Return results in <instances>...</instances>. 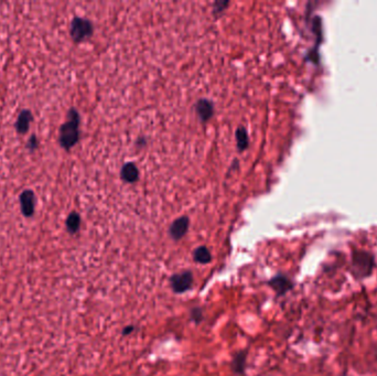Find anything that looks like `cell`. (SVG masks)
<instances>
[{
  "label": "cell",
  "instance_id": "1",
  "mask_svg": "<svg viewBox=\"0 0 377 376\" xmlns=\"http://www.w3.org/2000/svg\"><path fill=\"white\" fill-rule=\"evenodd\" d=\"M81 116L75 108H71L68 113V120L60 127L58 144L66 150L73 148L80 139Z\"/></svg>",
  "mask_w": 377,
  "mask_h": 376
},
{
  "label": "cell",
  "instance_id": "2",
  "mask_svg": "<svg viewBox=\"0 0 377 376\" xmlns=\"http://www.w3.org/2000/svg\"><path fill=\"white\" fill-rule=\"evenodd\" d=\"M375 262L368 252L356 250L352 255V271L356 278H366L372 275Z\"/></svg>",
  "mask_w": 377,
  "mask_h": 376
},
{
  "label": "cell",
  "instance_id": "3",
  "mask_svg": "<svg viewBox=\"0 0 377 376\" xmlns=\"http://www.w3.org/2000/svg\"><path fill=\"white\" fill-rule=\"evenodd\" d=\"M93 24L88 19L82 17H75L72 22H71L70 27V35L73 41L79 43L84 40H86L90 36L93 35Z\"/></svg>",
  "mask_w": 377,
  "mask_h": 376
},
{
  "label": "cell",
  "instance_id": "4",
  "mask_svg": "<svg viewBox=\"0 0 377 376\" xmlns=\"http://www.w3.org/2000/svg\"><path fill=\"white\" fill-rule=\"evenodd\" d=\"M194 275L188 270L181 271L171 276L170 286L174 294H184L193 287Z\"/></svg>",
  "mask_w": 377,
  "mask_h": 376
},
{
  "label": "cell",
  "instance_id": "5",
  "mask_svg": "<svg viewBox=\"0 0 377 376\" xmlns=\"http://www.w3.org/2000/svg\"><path fill=\"white\" fill-rule=\"evenodd\" d=\"M20 207L25 217H31L36 209V194L32 190H24L20 194Z\"/></svg>",
  "mask_w": 377,
  "mask_h": 376
},
{
  "label": "cell",
  "instance_id": "6",
  "mask_svg": "<svg viewBox=\"0 0 377 376\" xmlns=\"http://www.w3.org/2000/svg\"><path fill=\"white\" fill-rule=\"evenodd\" d=\"M32 120H34V115H32V113L29 109H23V111H21L20 114H19L18 119L16 121L17 132L20 135L28 133Z\"/></svg>",
  "mask_w": 377,
  "mask_h": 376
},
{
  "label": "cell",
  "instance_id": "7",
  "mask_svg": "<svg viewBox=\"0 0 377 376\" xmlns=\"http://www.w3.org/2000/svg\"><path fill=\"white\" fill-rule=\"evenodd\" d=\"M67 229L71 233V234H75V233L79 232L81 228V216L80 214L77 212H72L69 214V216L67 218Z\"/></svg>",
  "mask_w": 377,
  "mask_h": 376
},
{
  "label": "cell",
  "instance_id": "8",
  "mask_svg": "<svg viewBox=\"0 0 377 376\" xmlns=\"http://www.w3.org/2000/svg\"><path fill=\"white\" fill-rule=\"evenodd\" d=\"M39 147V140H38V137L36 135H32L31 137L29 138L28 142H27V148L29 149L30 151H35L37 150Z\"/></svg>",
  "mask_w": 377,
  "mask_h": 376
}]
</instances>
